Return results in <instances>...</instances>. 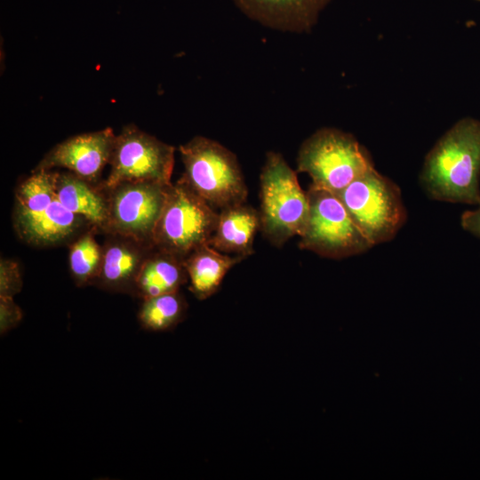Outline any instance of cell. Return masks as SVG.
Returning a JSON list of instances; mask_svg holds the SVG:
<instances>
[{"label":"cell","instance_id":"3957f363","mask_svg":"<svg viewBox=\"0 0 480 480\" xmlns=\"http://www.w3.org/2000/svg\"><path fill=\"white\" fill-rule=\"evenodd\" d=\"M260 230L274 245L300 236L308 217V198L296 172L277 152H268L260 176Z\"/></svg>","mask_w":480,"mask_h":480},{"label":"cell","instance_id":"2e32d148","mask_svg":"<svg viewBox=\"0 0 480 480\" xmlns=\"http://www.w3.org/2000/svg\"><path fill=\"white\" fill-rule=\"evenodd\" d=\"M245 258L220 252L208 244L190 252L183 260L189 289L198 300L214 294L228 270Z\"/></svg>","mask_w":480,"mask_h":480},{"label":"cell","instance_id":"4fadbf2b","mask_svg":"<svg viewBox=\"0 0 480 480\" xmlns=\"http://www.w3.org/2000/svg\"><path fill=\"white\" fill-rule=\"evenodd\" d=\"M260 228V212L256 209L245 203L228 206L219 211L208 244L220 252L246 258L254 252V237Z\"/></svg>","mask_w":480,"mask_h":480},{"label":"cell","instance_id":"7a4b0ae2","mask_svg":"<svg viewBox=\"0 0 480 480\" xmlns=\"http://www.w3.org/2000/svg\"><path fill=\"white\" fill-rule=\"evenodd\" d=\"M180 178L213 209L246 202L248 189L236 155L220 143L196 136L179 148Z\"/></svg>","mask_w":480,"mask_h":480},{"label":"cell","instance_id":"9a60e30c","mask_svg":"<svg viewBox=\"0 0 480 480\" xmlns=\"http://www.w3.org/2000/svg\"><path fill=\"white\" fill-rule=\"evenodd\" d=\"M188 280L183 260L155 247L140 270L133 292L144 300L178 292Z\"/></svg>","mask_w":480,"mask_h":480},{"label":"cell","instance_id":"6da1fadb","mask_svg":"<svg viewBox=\"0 0 480 480\" xmlns=\"http://www.w3.org/2000/svg\"><path fill=\"white\" fill-rule=\"evenodd\" d=\"M433 199L480 204V120H458L427 154L420 177Z\"/></svg>","mask_w":480,"mask_h":480},{"label":"cell","instance_id":"277c9868","mask_svg":"<svg viewBox=\"0 0 480 480\" xmlns=\"http://www.w3.org/2000/svg\"><path fill=\"white\" fill-rule=\"evenodd\" d=\"M373 167L369 152L352 134L331 127L304 140L297 156L298 172L311 178V186L336 195Z\"/></svg>","mask_w":480,"mask_h":480},{"label":"cell","instance_id":"8992f818","mask_svg":"<svg viewBox=\"0 0 480 480\" xmlns=\"http://www.w3.org/2000/svg\"><path fill=\"white\" fill-rule=\"evenodd\" d=\"M216 212L180 179L172 184L156 226V248L184 259L208 244L218 220Z\"/></svg>","mask_w":480,"mask_h":480},{"label":"cell","instance_id":"7402d4cb","mask_svg":"<svg viewBox=\"0 0 480 480\" xmlns=\"http://www.w3.org/2000/svg\"><path fill=\"white\" fill-rule=\"evenodd\" d=\"M21 318V311L12 297H1V329L6 330Z\"/></svg>","mask_w":480,"mask_h":480},{"label":"cell","instance_id":"d6986e66","mask_svg":"<svg viewBox=\"0 0 480 480\" xmlns=\"http://www.w3.org/2000/svg\"><path fill=\"white\" fill-rule=\"evenodd\" d=\"M186 302L180 292L144 300L139 312L141 325L150 331H165L180 323L186 312Z\"/></svg>","mask_w":480,"mask_h":480},{"label":"cell","instance_id":"ffe728a7","mask_svg":"<svg viewBox=\"0 0 480 480\" xmlns=\"http://www.w3.org/2000/svg\"><path fill=\"white\" fill-rule=\"evenodd\" d=\"M92 228L70 244L69 268L76 284L95 283L101 266L102 246L94 238Z\"/></svg>","mask_w":480,"mask_h":480},{"label":"cell","instance_id":"44dd1931","mask_svg":"<svg viewBox=\"0 0 480 480\" xmlns=\"http://www.w3.org/2000/svg\"><path fill=\"white\" fill-rule=\"evenodd\" d=\"M22 285L18 262L1 259L0 262V297H12L20 292Z\"/></svg>","mask_w":480,"mask_h":480},{"label":"cell","instance_id":"7c38bea8","mask_svg":"<svg viewBox=\"0 0 480 480\" xmlns=\"http://www.w3.org/2000/svg\"><path fill=\"white\" fill-rule=\"evenodd\" d=\"M95 283L111 291L133 292L140 270L155 246L118 234H107Z\"/></svg>","mask_w":480,"mask_h":480},{"label":"cell","instance_id":"ba28073f","mask_svg":"<svg viewBox=\"0 0 480 480\" xmlns=\"http://www.w3.org/2000/svg\"><path fill=\"white\" fill-rule=\"evenodd\" d=\"M174 152L173 146L128 124L116 135L110 172L100 186L110 188L125 181L171 184Z\"/></svg>","mask_w":480,"mask_h":480},{"label":"cell","instance_id":"5bb4252c","mask_svg":"<svg viewBox=\"0 0 480 480\" xmlns=\"http://www.w3.org/2000/svg\"><path fill=\"white\" fill-rule=\"evenodd\" d=\"M54 190L59 201L103 232L108 220V202L100 184H92L71 172H54Z\"/></svg>","mask_w":480,"mask_h":480},{"label":"cell","instance_id":"9c48e42d","mask_svg":"<svg viewBox=\"0 0 480 480\" xmlns=\"http://www.w3.org/2000/svg\"><path fill=\"white\" fill-rule=\"evenodd\" d=\"M172 184L125 181L110 188L100 187L108 202L103 232L153 244L154 231Z\"/></svg>","mask_w":480,"mask_h":480},{"label":"cell","instance_id":"ac0fdd59","mask_svg":"<svg viewBox=\"0 0 480 480\" xmlns=\"http://www.w3.org/2000/svg\"><path fill=\"white\" fill-rule=\"evenodd\" d=\"M84 221L88 222L66 208L56 196L21 239L37 246L53 245L71 237Z\"/></svg>","mask_w":480,"mask_h":480},{"label":"cell","instance_id":"603a6c76","mask_svg":"<svg viewBox=\"0 0 480 480\" xmlns=\"http://www.w3.org/2000/svg\"><path fill=\"white\" fill-rule=\"evenodd\" d=\"M462 228L480 238V204L475 210L466 211L460 217Z\"/></svg>","mask_w":480,"mask_h":480},{"label":"cell","instance_id":"e0dca14e","mask_svg":"<svg viewBox=\"0 0 480 480\" xmlns=\"http://www.w3.org/2000/svg\"><path fill=\"white\" fill-rule=\"evenodd\" d=\"M54 172L34 171L24 180L15 192L13 224L21 238L45 212L55 199Z\"/></svg>","mask_w":480,"mask_h":480},{"label":"cell","instance_id":"5b68a950","mask_svg":"<svg viewBox=\"0 0 480 480\" xmlns=\"http://www.w3.org/2000/svg\"><path fill=\"white\" fill-rule=\"evenodd\" d=\"M337 196L373 246L394 238L406 220L399 188L375 167L353 180Z\"/></svg>","mask_w":480,"mask_h":480},{"label":"cell","instance_id":"52a82bcc","mask_svg":"<svg viewBox=\"0 0 480 480\" xmlns=\"http://www.w3.org/2000/svg\"><path fill=\"white\" fill-rule=\"evenodd\" d=\"M307 195L308 217L300 236V248L326 258L342 259L363 253L373 246L336 194L310 186Z\"/></svg>","mask_w":480,"mask_h":480},{"label":"cell","instance_id":"30bf717a","mask_svg":"<svg viewBox=\"0 0 480 480\" xmlns=\"http://www.w3.org/2000/svg\"><path fill=\"white\" fill-rule=\"evenodd\" d=\"M116 135L112 128L73 136L54 146L34 171L68 169L78 177L99 185V179L109 164Z\"/></svg>","mask_w":480,"mask_h":480},{"label":"cell","instance_id":"8fae6325","mask_svg":"<svg viewBox=\"0 0 480 480\" xmlns=\"http://www.w3.org/2000/svg\"><path fill=\"white\" fill-rule=\"evenodd\" d=\"M248 18L283 32H309L332 0H232Z\"/></svg>","mask_w":480,"mask_h":480}]
</instances>
